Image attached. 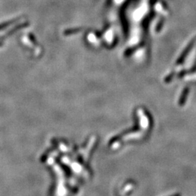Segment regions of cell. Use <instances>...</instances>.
<instances>
[{
    "instance_id": "6da1fadb",
    "label": "cell",
    "mask_w": 196,
    "mask_h": 196,
    "mask_svg": "<svg viewBox=\"0 0 196 196\" xmlns=\"http://www.w3.org/2000/svg\"><path fill=\"white\" fill-rule=\"evenodd\" d=\"M81 31V29H68L65 31L64 34L65 35H71V34H76Z\"/></svg>"
},
{
    "instance_id": "7a4b0ae2",
    "label": "cell",
    "mask_w": 196,
    "mask_h": 196,
    "mask_svg": "<svg viewBox=\"0 0 196 196\" xmlns=\"http://www.w3.org/2000/svg\"><path fill=\"white\" fill-rule=\"evenodd\" d=\"M15 21V20H12V21L7 22V23H1V24H0V30L4 29V28H6V27H7V26H9L10 25L12 24V23H13Z\"/></svg>"
},
{
    "instance_id": "3957f363",
    "label": "cell",
    "mask_w": 196,
    "mask_h": 196,
    "mask_svg": "<svg viewBox=\"0 0 196 196\" xmlns=\"http://www.w3.org/2000/svg\"><path fill=\"white\" fill-rule=\"evenodd\" d=\"M0 46H1V45H0Z\"/></svg>"
}]
</instances>
